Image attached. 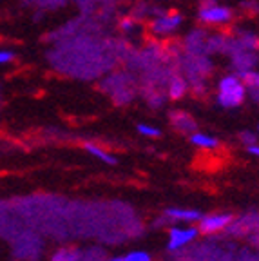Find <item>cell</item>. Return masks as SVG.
<instances>
[{"label": "cell", "mask_w": 259, "mask_h": 261, "mask_svg": "<svg viewBox=\"0 0 259 261\" xmlns=\"http://www.w3.org/2000/svg\"><path fill=\"white\" fill-rule=\"evenodd\" d=\"M47 60L58 73L82 80L100 76L118 64L111 37L103 38L101 33L89 31L76 33L74 37L57 42L55 49L47 53Z\"/></svg>", "instance_id": "obj_1"}, {"label": "cell", "mask_w": 259, "mask_h": 261, "mask_svg": "<svg viewBox=\"0 0 259 261\" xmlns=\"http://www.w3.org/2000/svg\"><path fill=\"white\" fill-rule=\"evenodd\" d=\"M179 73L187 76V84L191 86V91L198 96H203L206 93V84L205 80L212 74L214 71V64L209 58V55H191L185 53L179 57L178 60Z\"/></svg>", "instance_id": "obj_2"}, {"label": "cell", "mask_w": 259, "mask_h": 261, "mask_svg": "<svg viewBox=\"0 0 259 261\" xmlns=\"http://www.w3.org/2000/svg\"><path fill=\"white\" fill-rule=\"evenodd\" d=\"M136 73L125 69V71H116V73L109 74L101 80V89L107 94L113 96L116 103H127L133 100L134 93H136V80H134Z\"/></svg>", "instance_id": "obj_3"}, {"label": "cell", "mask_w": 259, "mask_h": 261, "mask_svg": "<svg viewBox=\"0 0 259 261\" xmlns=\"http://www.w3.org/2000/svg\"><path fill=\"white\" fill-rule=\"evenodd\" d=\"M218 103L225 109H234L245 102V84L238 74H227L219 80Z\"/></svg>", "instance_id": "obj_4"}, {"label": "cell", "mask_w": 259, "mask_h": 261, "mask_svg": "<svg viewBox=\"0 0 259 261\" xmlns=\"http://www.w3.org/2000/svg\"><path fill=\"white\" fill-rule=\"evenodd\" d=\"M183 16L178 11H165L160 16H152L150 22L147 24V31H149V37L160 38L170 37L176 29L182 25Z\"/></svg>", "instance_id": "obj_5"}, {"label": "cell", "mask_w": 259, "mask_h": 261, "mask_svg": "<svg viewBox=\"0 0 259 261\" xmlns=\"http://www.w3.org/2000/svg\"><path fill=\"white\" fill-rule=\"evenodd\" d=\"M198 20L203 25H216V28H223V25L230 24L234 20V11L225 6H211V8H199Z\"/></svg>", "instance_id": "obj_6"}, {"label": "cell", "mask_w": 259, "mask_h": 261, "mask_svg": "<svg viewBox=\"0 0 259 261\" xmlns=\"http://www.w3.org/2000/svg\"><path fill=\"white\" fill-rule=\"evenodd\" d=\"M228 57L232 60V69L236 74L241 71L254 69L259 64V55H255V51H250V49H234Z\"/></svg>", "instance_id": "obj_7"}, {"label": "cell", "mask_w": 259, "mask_h": 261, "mask_svg": "<svg viewBox=\"0 0 259 261\" xmlns=\"http://www.w3.org/2000/svg\"><path fill=\"white\" fill-rule=\"evenodd\" d=\"M232 221L230 214H225V212H218V214H209V216L199 218V232L203 234H214L219 232L223 228H227Z\"/></svg>", "instance_id": "obj_8"}, {"label": "cell", "mask_w": 259, "mask_h": 261, "mask_svg": "<svg viewBox=\"0 0 259 261\" xmlns=\"http://www.w3.org/2000/svg\"><path fill=\"white\" fill-rule=\"evenodd\" d=\"M198 228L194 227H172L169 230V250H178L185 247L187 243H191L196 236H198Z\"/></svg>", "instance_id": "obj_9"}, {"label": "cell", "mask_w": 259, "mask_h": 261, "mask_svg": "<svg viewBox=\"0 0 259 261\" xmlns=\"http://www.w3.org/2000/svg\"><path fill=\"white\" fill-rule=\"evenodd\" d=\"M206 35L209 33L205 29H192L189 35L185 37V40H182L183 51L191 55H206L205 53V44H206Z\"/></svg>", "instance_id": "obj_10"}, {"label": "cell", "mask_w": 259, "mask_h": 261, "mask_svg": "<svg viewBox=\"0 0 259 261\" xmlns=\"http://www.w3.org/2000/svg\"><path fill=\"white\" fill-rule=\"evenodd\" d=\"M187 91H189V84H187V80L183 78V74L182 73L172 74L169 84H167V96H169L170 100H182L187 94Z\"/></svg>", "instance_id": "obj_11"}, {"label": "cell", "mask_w": 259, "mask_h": 261, "mask_svg": "<svg viewBox=\"0 0 259 261\" xmlns=\"http://www.w3.org/2000/svg\"><path fill=\"white\" fill-rule=\"evenodd\" d=\"M170 122L182 133H194L196 130V122L192 120V116L183 113V111H172L170 113Z\"/></svg>", "instance_id": "obj_12"}, {"label": "cell", "mask_w": 259, "mask_h": 261, "mask_svg": "<svg viewBox=\"0 0 259 261\" xmlns=\"http://www.w3.org/2000/svg\"><path fill=\"white\" fill-rule=\"evenodd\" d=\"M165 216L170 218L174 221H185V223H192V221H199L201 214L198 211H192V208H174L170 207L165 211Z\"/></svg>", "instance_id": "obj_13"}, {"label": "cell", "mask_w": 259, "mask_h": 261, "mask_svg": "<svg viewBox=\"0 0 259 261\" xmlns=\"http://www.w3.org/2000/svg\"><path fill=\"white\" fill-rule=\"evenodd\" d=\"M84 149L89 152V154H93L94 158H98V160H101L103 163H107V165H116V163H118V160L114 158L111 152H107L106 149H101L100 145H96V143H93V142L84 143Z\"/></svg>", "instance_id": "obj_14"}, {"label": "cell", "mask_w": 259, "mask_h": 261, "mask_svg": "<svg viewBox=\"0 0 259 261\" xmlns=\"http://www.w3.org/2000/svg\"><path fill=\"white\" fill-rule=\"evenodd\" d=\"M191 143L198 149H206V151H211V149H216L219 145V142L211 135H203V133H194L191 136Z\"/></svg>", "instance_id": "obj_15"}, {"label": "cell", "mask_w": 259, "mask_h": 261, "mask_svg": "<svg viewBox=\"0 0 259 261\" xmlns=\"http://www.w3.org/2000/svg\"><path fill=\"white\" fill-rule=\"evenodd\" d=\"M131 16H133L136 22L150 18V4L149 2H145V0L136 2V4L133 6V9H131Z\"/></svg>", "instance_id": "obj_16"}, {"label": "cell", "mask_w": 259, "mask_h": 261, "mask_svg": "<svg viewBox=\"0 0 259 261\" xmlns=\"http://www.w3.org/2000/svg\"><path fill=\"white\" fill-rule=\"evenodd\" d=\"M238 76L241 78V82L245 84V87H259V71L248 69V71H241L238 73Z\"/></svg>", "instance_id": "obj_17"}, {"label": "cell", "mask_w": 259, "mask_h": 261, "mask_svg": "<svg viewBox=\"0 0 259 261\" xmlns=\"http://www.w3.org/2000/svg\"><path fill=\"white\" fill-rule=\"evenodd\" d=\"M74 4H78L84 16H91L93 13H96V0H74Z\"/></svg>", "instance_id": "obj_18"}, {"label": "cell", "mask_w": 259, "mask_h": 261, "mask_svg": "<svg viewBox=\"0 0 259 261\" xmlns=\"http://www.w3.org/2000/svg\"><path fill=\"white\" fill-rule=\"evenodd\" d=\"M241 11L245 13V15L248 16H255L259 15V2L257 0H245V2H241Z\"/></svg>", "instance_id": "obj_19"}, {"label": "cell", "mask_w": 259, "mask_h": 261, "mask_svg": "<svg viewBox=\"0 0 259 261\" xmlns=\"http://www.w3.org/2000/svg\"><path fill=\"white\" fill-rule=\"evenodd\" d=\"M136 129L140 135L149 136V138H160V136H162V130L156 129V127H152V125H145V123H140Z\"/></svg>", "instance_id": "obj_20"}, {"label": "cell", "mask_w": 259, "mask_h": 261, "mask_svg": "<svg viewBox=\"0 0 259 261\" xmlns=\"http://www.w3.org/2000/svg\"><path fill=\"white\" fill-rule=\"evenodd\" d=\"M51 261H78V254L74 252V250L64 249V250H60V252L55 254Z\"/></svg>", "instance_id": "obj_21"}, {"label": "cell", "mask_w": 259, "mask_h": 261, "mask_svg": "<svg viewBox=\"0 0 259 261\" xmlns=\"http://www.w3.org/2000/svg\"><path fill=\"white\" fill-rule=\"evenodd\" d=\"M118 28H120V31L122 33H131L134 31V28H136V20H134L133 16H123L122 20L118 22Z\"/></svg>", "instance_id": "obj_22"}, {"label": "cell", "mask_w": 259, "mask_h": 261, "mask_svg": "<svg viewBox=\"0 0 259 261\" xmlns=\"http://www.w3.org/2000/svg\"><path fill=\"white\" fill-rule=\"evenodd\" d=\"M123 261H152V259H150L149 254L143 252V250H134V252L127 254V256L123 257Z\"/></svg>", "instance_id": "obj_23"}, {"label": "cell", "mask_w": 259, "mask_h": 261, "mask_svg": "<svg viewBox=\"0 0 259 261\" xmlns=\"http://www.w3.org/2000/svg\"><path fill=\"white\" fill-rule=\"evenodd\" d=\"M67 0H37V4L40 6L42 9H57L60 6H64Z\"/></svg>", "instance_id": "obj_24"}, {"label": "cell", "mask_w": 259, "mask_h": 261, "mask_svg": "<svg viewBox=\"0 0 259 261\" xmlns=\"http://www.w3.org/2000/svg\"><path fill=\"white\" fill-rule=\"evenodd\" d=\"M15 60V55L9 53V51H2L0 53V64H8V62Z\"/></svg>", "instance_id": "obj_25"}, {"label": "cell", "mask_w": 259, "mask_h": 261, "mask_svg": "<svg viewBox=\"0 0 259 261\" xmlns=\"http://www.w3.org/2000/svg\"><path fill=\"white\" fill-rule=\"evenodd\" d=\"M241 140H243L247 145H252V143H255V136L252 135V133H243V135H241Z\"/></svg>", "instance_id": "obj_26"}, {"label": "cell", "mask_w": 259, "mask_h": 261, "mask_svg": "<svg viewBox=\"0 0 259 261\" xmlns=\"http://www.w3.org/2000/svg\"><path fill=\"white\" fill-rule=\"evenodd\" d=\"M250 98L254 100L255 103H259V87H250Z\"/></svg>", "instance_id": "obj_27"}, {"label": "cell", "mask_w": 259, "mask_h": 261, "mask_svg": "<svg viewBox=\"0 0 259 261\" xmlns=\"http://www.w3.org/2000/svg\"><path fill=\"white\" fill-rule=\"evenodd\" d=\"M218 4V0H199V8H211Z\"/></svg>", "instance_id": "obj_28"}, {"label": "cell", "mask_w": 259, "mask_h": 261, "mask_svg": "<svg viewBox=\"0 0 259 261\" xmlns=\"http://www.w3.org/2000/svg\"><path fill=\"white\" fill-rule=\"evenodd\" d=\"M247 151L250 152V154H254V156H259V145H255V143L247 145Z\"/></svg>", "instance_id": "obj_29"}, {"label": "cell", "mask_w": 259, "mask_h": 261, "mask_svg": "<svg viewBox=\"0 0 259 261\" xmlns=\"http://www.w3.org/2000/svg\"><path fill=\"white\" fill-rule=\"evenodd\" d=\"M25 4H37V0H24Z\"/></svg>", "instance_id": "obj_30"}, {"label": "cell", "mask_w": 259, "mask_h": 261, "mask_svg": "<svg viewBox=\"0 0 259 261\" xmlns=\"http://www.w3.org/2000/svg\"><path fill=\"white\" fill-rule=\"evenodd\" d=\"M111 261H123V257H113Z\"/></svg>", "instance_id": "obj_31"}, {"label": "cell", "mask_w": 259, "mask_h": 261, "mask_svg": "<svg viewBox=\"0 0 259 261\" xmlns=\"http://www.w3.org/2000/svg\"><path fill=\"white\" fill-rule=\"evenodd\" d=\"M106 2H120V0H106Z\"/></svg>", "instance_id": "obj_32"}]
</instances>
